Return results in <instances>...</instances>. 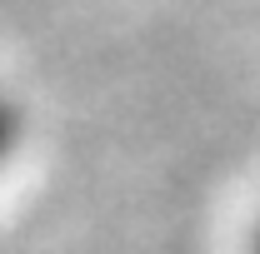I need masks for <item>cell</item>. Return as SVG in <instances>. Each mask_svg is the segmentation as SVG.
Returning <instances> with one entry per match:
<instances>
[{
    "label": "cell",
    "mask_w": 260,
    "mask_h": 254,
    "mask_svg": "<svg viewBox=\"0 0 260 254\" xmlns=\"http://www.w3.org/2000/svg\"><path fill=\"white\" fill-rule=\"evenodd\" d=\"M20 140H25V115L10 100V90H0V175H5L10 159L20 155Z\"/></svg>",
    "instance_id": "obj_1"
},
{
    "label": "cell",
    "mask_w": 260,
    "mask_h": 254,
    "mask_svg": "<svg viewBox=\"0 0 260 254\" xmlns=\"http://www.w3.org/2000/svg\"><path fill=\"white\" fill-rule=\"evenodd\" d=\"M250 254H260V220H255V229H250Z\"/></svg>",
    "instance_id": "obj_2"
}]
</instances>
